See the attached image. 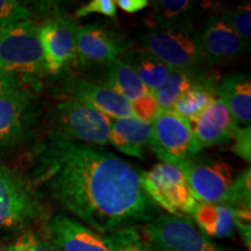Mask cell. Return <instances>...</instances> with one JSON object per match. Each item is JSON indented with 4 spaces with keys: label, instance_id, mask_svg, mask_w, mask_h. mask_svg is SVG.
I'll return each instance as SVG.
<instances>
[{
    "label": "cell",
    "instance_id": "cell-19",
    "mask_svg": "<svg viewBox=\"0 0 251 251\" xmlns=\"http://www.w3.org/2000/svg\"><path fill=\"white\" fill-rule=\"evenodd\" d=\"M188 218L211 240L231 238L235 234L234 209L225 203L198 202Z\"/></svg>",
    "mask_w": 251,
    "mask_h": 251
},
{
    "label": "cell",
    "instance_id": "cell-16",
    "mask_svg": "<svg viewBox=\"0 0 251 251\" xmlns=\"http://www.w3.org/2000/svg\"><path fill=\"white\" fill-rule=\"evenodd\" d=\"M188 122L202 148L224 146L231 142L240 128L220 98L215 99L199 117Z\"/></svg>",
    "mask_w": 251,
    "mask_h": 251
},
{
    "label": "cell",
    "instance_id": "cell-3",
    "mask_svg": "<svg viewBox=\"0 0 251 251\" xmlns=\"http://www.w3.org/2000/svg\"><path fill=\"white\" fill-rule=\"evenodd\" d=\"M140 45L170 70L202 76L201 69L207 63L193 27L153 28L141 35Z\"/></svg>",
    "mask_w": 251,
    "mask_h": 251
},
{
    "label": "cell",
    "instance_id": "cell-34",
    "mask_svg": "<svg viewBox=\"0 0 251 251\" xmlns=\"http://www.w3.org/2000/svg\"><path fill=\"white\" fill-rule=\"evenodd\" d=\"M33 237L34 233L25 231L13 244L7 247L8 251H33Z\"/></svg>",
    "mask_w": 251,
    "mask_h": 251
},
{
    "label": "cell",
    "instance_id": "cell-7",
    "mask_svg": "<svg viewBox=\"0 0 251 251\" xmlns=\"http://www.w3.org/2000/svg\"><path fill=\"white\" fill-rule=\"evenodd\" d=\"M55 122L54 131L72 141L99 147L109 143L111 118L72 97L56 106Z\"/></svg>",
    "mask_w": 251,
    "mask_h": 251
},
{
    "label": "cell",
    "instance_id": "cell-39",
    "mask_svg": "<svg viewBox=\"0 0 251 251\" xmlns=\"http://www.w3.org/2000/svg\"><path fill=\"white\" fill-rule=\"evenodd\" d=\"M4 27H5V26H1V25H0V35H1L2 29H4Z\"/></svg>",
    "mask_w": 251,
    "mask_h": 251
},
{
    "label": "cell",
    "instance_id": "cell-17",
    "mask_svg": "<svg viewBox=\"0 0 251 251\" xmlns=\"http://www.w3.org/2000/svg\"><path fill=\"white\" fill-rule=\"evenodd\" d=\"M152 140L151 125L137 118L111 119L109 143L119 151L135 158H144V148Z\"/></svg>",
    "mask_w": 251,
    "mask_h": 251
},
{
    "label": "cell",
    "instance_id": "cell-35",
    "mask_svg": "<svg viewBox=\"0 0 251 251\" xmlns=\"http://www.w3.org/2000/svg\"><path fill=\"white\" fill-rule=\"evenodd\" d=\"M115 5L127 13H136L148 7L149 1L147 0H118L115 1Z\"/></svg>",
    "mask_w": 251,
    "mask_h": 251
},
{
    "label": "cell",
    "instance_id": "cell-1",
    "mask_svg": "<svg viewBox=\"0 0 251 251\" xmlns=\"http://www.w3.org/2000/svg\"><path fill=\"white\" fill-rule=\"evenodd\" d=\"M140 172L120 157L51 130L36 153L33 177L49 197L100 235L146 226L161 213Z\"/></svg>",
    "mask_w": 251,
    "mask_h": 251
},
{
    "label": "cell",
    "instance_id": "cell-12",
    "mask_svg": "<svg viewBox=\"0 0 251 251\" xmlns=\"http://www.w3.org/2000/svg\"><path fill=\"white\" fill-rule=\"evenodd\" d=\"M207 64H220L242 57L249 49L221 14H213L198 31Z\"/></svg>",
    "mask_w": 251,
    "mask_h": 251
},
{
    "label": "cell",
    "instance_id": "cell-26",
    "mask_svg": "<svg viewBox=\"0 0 251 251\" xmlns=\"http://www.w3.org/2000/svg\"><path fill=\"white\" fill-rule=\"evenodd\" d=\"M251 170L248 165L233 180L226 205L233 208H251Z\"/></svg>",
    "mask_w": 251,
    "mask_h": 251
},
{
    "label": "cell",
    "instance_id": "cell-31",
    "mask_svg": "<svg viewBox=\"0 0 251 251\" xmlns=\"http://www.w3.org/2000/svg\"><path fill=\"white\" fill-rule=\"evenodd\" d=\"M234 144L231 147V151L235 155L250 163L251 161V127L238 128L234 136Z\"/></svg>",
    "mask_w": 251,
    "mask_h": 251
},
{
    "label": "cell",
    "instance_id": "cell-29",
    "mask_svg": "<svg viewBox=\"0 0 251 251\" xmlns=\"http://www.w3.org/2000/svg\"><path fill=\"white\" fill-rule=\"evenodd\" d=\"M131 109H133V114L135 118L139 120L147 122V124L151 125L153 120L158 117L161 113V108H159L158 103L156 101L155 96L152 93L148 92L141 97L140 99L135 100L134 102L130 103Z\"/></svg>",
    "mask_w": 251,
    "mask_h": 251
},
{
    "label": "cell",
    "instance_id": "cell-14",
    "mask_svg": "<svg viewBox=\"0 0 251 251\" xmlns=\"http://www.w3.org/2000/svg\"><path fill=\"white\" fill-rule=\"evenodd\" d=\"M126 51L117 34L98 25H85L77 31L76 57L81 64L111 63Z\"/></svg>",
    "mask_w": 251,
    "mask_h": 251
},
{
    "label": "cell",
    "instance_id": "cell-37",
    "mask_svg": "<svg viewBox=\"0 0 251 251\" xmlns=\"http://www.w3.org/2000/svg\"><path fill=\"white\" fill-rule=\"evenodd\" d=\"M142 247H143V250L144 251H162V250L157 249L156 247L151 246V244L148 243V242H147V241H144V240L142 241Z\"/></svg>",
    "mask_w": 251,
    "mask_h": 251
},
{
    "label": "cell",
    "instance_id": "cell-36",
    "mask_svg": "<svg viewBox=\"0 0 251 251\" xmlns=\"http://www.w3.org/2000/svg\"><path fill=\"white\" fill-rule=\"evenodd\" d=\"M33 251H59L50 241L42 240L34 234L33 237Z\"/></svg>",
    "mask_w": 251,
    "mask_h": 251
},
{
    "label": "cell",
    "instance_id": "cell-10",
    "mask_svg": "<svg viewBox=\"0 0 251 251\" xmlns=\"http://www.w3.org/2000/svg\"><path fill=\"white\" fill-rule=\"evenodd\" d=\"M35 102L27 91L19 89L0 96V152L24 143L33 131Z\"/></svg>",
    "mask_w": 251,
    "mask_h": 251
},
{
    "label": "cell",
    "instance_id": "cell-32",
    "mask_svg": "<svg viewBox=\"0 0 251 251\" xmlns=\"http://www.w3.org/2000/svg\"><path fill=\"white\" fill-rule=\"evenodd\" d=\"M233 208V207H231ZM235 229L242 237L244 246L250 250L251 247V208H233Z\"/></svg>",
    "mask_w": 251,
    "mask_h": 251
},
{
    "label": "cell",
    "instance_id": "cell-30",
    "mask_svg": "<svg viewBox=\"0 0 251 251\" xmlns=\"http://www.w3.org/2000/svg\"><path fill=\"white\" fill-rule=\"evenodd\" d=\"M90 14H102L108 18H117L115 0H92L76 11L78 18H85Z\"/></svg>",
    "mask_w": 251,
    "mask_h": 251
},
{
    "label": "cell",
    "instance_id": "cell-27",
    "mask_svg": "<svg viewBox=\"0 0 251 251\" xmlns=\"http://www.w3.org/2000/svg\"><path fill=\"white\" fill-rule=\"evenodd\" d=\"M111 251H144L142 237L135 228L121 229L114 233L103 235Z\"/></svg>",
    "mask_w": 251,
    "mask_h": 251
},
{
    "label": "cell",
    "instance_id": "cell-33",
    "mask_svg": "<svg viewBox=\"0 0 251 251\" xmlns=\"http://www.w3.org/2000/svg\"><path fill=\"white\" fill-rule=\"evenodd\" d=\"M19 89L21 87L19 85L18 78L0 68V96L12 93Z\"/></svg>",
    "mask_w": 251,
    "mask_h": 251
},
{
    "label": "cell",
    "instance_id": "cell-2",
    "mask_svg": "<svg viewBox=\"0 0 251 251\" xmlns=\"http://www.w3.org/2000/svg\"><path fill=\"white\" fill-rule=\"evenodd\" d=\"M0 68L28 80L46 74L45 55L35 23L19 21L4 27L0 35Z\"/></svg>",
    "mask_w": 251,
    "mask_h": 251
},
{
    "label": "cell",
    "instance_id": "cell-21",
    "mask_svg": "<svg viewBox=\"0 0 251 251\" xmlns=\"http://www.w3.org/2000/svg\"><path fill=\"white\" fill-rule=\"evenodd\" d=\"M198 2L190 0H158L152 4L155 28L192 27Z\"/></svg>",
    "mask_w": 251,
    "mask_h": 251
},
{
    "label": "cell",
    "instance_id": "cell-20",
    "mask_svg": "<svg viewBox=\"0 0 251 251\" xmlns=\"http://www.w3.org/2000/svg\"><path fill=\"white\" fill-rule=\"evenodd\" d=\"M119 58L133 69L143 85L152 94L164 85L170 74V69L164 63L143 48L126 50Z\"/></svg>",
    "mask_w": 251,
    "mask_h": 251
},
{
    "label": "cell",
    "instance_id": "cell-22",
    "mask_svg": "<svg viewBox=\"0 0 251 251\" xmlns=\"http://www.w3.org/2000/svg\"><path fill=\"white\" fill-rule=\"evenodd\" d=\"M215 99H218V86L211 78H203L175 103L171 112L191 121L199 117Z\"/></svg>",
    "mask_w": 251,
    "mask_h": 251
},
{
    "label": "cell",
    "instance_id": "cell-5",
    "mask_svg": "<svg viewBox=\"0 0 251 251\" xmlns=\"http://www.w3.org/2000/svg\"><path fill=\"white\" fill-rule=\"evenodd\" d=\"M42 215L30 185L18 172L0 165V234L21 230Z\"/></svg>",
    "mask_w": 251,
    "mask_h": 251
},
{
    "label": "cell",
    "instance_id": "cell-38",
    "mask_svg": "<svg viewBox=\"0 0 251 251\" xmlns=\"http://www.w3.org/2000/svg\"><path fill=\"white\" fill-rule=\"evenodd\" d=\"M0 251H8V248L5 246H0Z\"/></svg>",
    "mask_w": 251,
    "mask_h": 251
},
{
    "label": "cell",
    "instance_id": "cell-25",
    "mask_svg": "<svg viewBox=\"0 0 251 251\" xmlns=\"http://www.w3.org/2000/svg\"><path fill=\"white\" fill-rule=\"evenodd\" d=\"M227 24L246 43L248 48L251 41V6L250 2L237 5L236 7L228 9L221 14Z\"/></svg>",
    "mask_w": 251,
    "mask_h": 251
},
{
    "label": "cell",
    "instance_id": "cell-15",
    "mask_svg": "<svg viewBox=\"0 0 251 251\" xmlns=\"http://www.w3.org/2000/svg\"><path fill=\"white\" fill-rule=\"evenodd\" d=\"M65 91L72 98L111 119L134 117L130 102L107 85L70 78L65 83Z\"/></svg>",
    "mask_w": 251,
    "mask_h": 251
},
{
    "label": "cell",
    "instance_id": "cell-11",
    "mask_svg": "<svg viewBox=\"0 0 251 251\" xmlns=\"http://www.w3.org/2000/svg\"><path fill=\"white\" fill-rule=\"evenodd\" d=\"M77 25L69 18L48 19L39 26L47 72L58 74L76 58Z\"/></svg>",
    "mask_w": 251,
    "mask_h": 251
},
{
    "label": "cell",
    "instance_id": "cell-8",
    "mask_svg": "<svg viewBox=\"0 0 251 251\" xmlns=\"http://www.w3.org/2000/svg\"><path fill=\"white\" fill-rule=\"evenodd\" d=\"M175 166L183 172L198 202L226 205L234 180L233 168L227 162L197 155Z\"/></svg>",
    "mask_w": 251,
    "mask_h": 251
},
{
    "label": "cell",
    "instance_id": "cell-18",
    "mask_svg": "<svg viewBox=\"0 0 251 251\" xmlns=\"http://www.w3.org/2000/svg\"><path fill=\"white\" fill-rule=\"evenodd\" d=\"M218 98L227 106L238 127H250L251 78L247 72L225 77L218 85Z\"/></svg>",
    "mask_w": 251,
    "mask_h": 251
},
{
    "label": "cell",
    "instance_id": "cell-6",
    "mask_svg": "<svg viewBox=\"0 0 251 251\" xmlns=\"http://www.w3.org/2000/svg\"><path fill=\"white\" fill-rule=\"evenodd\" d=\"M142 233L162 251H234L203 235L188 216L159 214L143 226Z\"/></svg>",
    "mask_w": 251,
    "mask_h": 251
},
{
    "label": "cell",
    "instance_id": "cell-28",
    "mask_svg": "<svg viewBox=\"0 0 251 251\" xmlns=\"http://www.w3.org/2000/svg\"><path fill=\"white\" fill-rule=\"evenodd\" d=\"M30 9L24 6L21 2L14 0H0V25H7L19 23V21L30 20Z\"/></svg>",
    "mask_w": 251,
    "mask_h": 251
},
{
    "label": "cell",
    "instance_id": "cell-24",
    "mask_svg": "<svg viewBox=\"0 0 251 251\" xmlns=\"http://www.w3.org/2000/svg\"><path fill=\"white\" fill-rule=\"evenodd\" d=\"M203 78H205L203 76H198V75L188 74V72L170 70L164 85L153 93L161 111L171 112L175 103L185 93L199 84Z\"/></svg>",
    "mask_w": 251,
    "mask_h": 251
},
{
    "label": "cell",
    "instance_id": "cell-9",
    "mask_svg": "<svg viewBox=\"0 0 251 251\" xmlns=\"http://www.w3.org/2000/svg\"><path fill=\"white\" fill-rule=\"evenodd\" d=\"M151 128L150 148L162 163L176 165L199 155L203 149L194 136L190 122L174 112L162 111Z\"/></svg>",
    "mask_w": 251,
    "mask_h": 251
},
{
    "label": "cell",
    "instance_id": "cell-4",
    "mask_svg": "<svg viewBox=\"0 0 251 251\" xmlns=\"http://www.w3.org/2000/svg\"><path fill=\"white\" fill-rule=\"evenodd\" d=\"M141 183L148 197L174 216H188L198 201L186 178L177 166L158 163L151 170L140 172Z\"/></svg>",
    "mask_w": 251,
    "mask_h": 251
},
{
    "label": "cell",
    "instance_id": "cell-13",
    "mask_svg": "<svg viewBox=\"0 0 251 251\" xmlns=\"http://www.w3.org/2000/svg\"><path fill=\"white\" fill-rule=\"evenodd\" d=\"M48 229L50 242L59 251H111L103 235L70 216L55 215Z\"/></svg>",
    "mask_w": 251,
    "mask_h": 251
},
{
    "label": "cell",
    "instance_id": "cell-23",
    "mask_svg": "<svg viewBox=\"0 0 251 251\" xmlns=\"http://www.w3.org/2000/svg\"><path fill=\"white\" fill-rule=\"evenodd\" d=\"M107 86L130 103L149 92L129 65L120 58L108 63Z\"/></svg>",
    "mask_w": 251,
    "mask_h": 251
}]
</instances>
